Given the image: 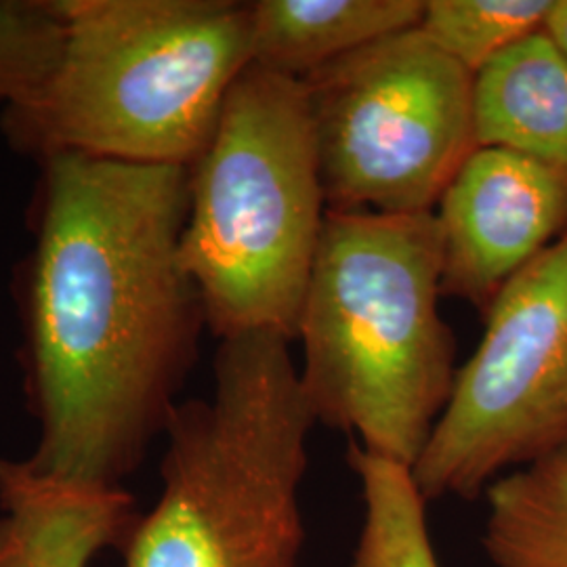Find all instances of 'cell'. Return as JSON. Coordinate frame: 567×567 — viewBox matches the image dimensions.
I'll return each mask as SVG.
<instances>
[{
	"label": "cell",
	"instance_id": "cell-11",
	"mask_svg": "<svg viewBox=\"0 0 567 567\" xmlns=\"http://www.w3.org/2000/svg\"><path fill=\"white\" fill-rule=\"evenodd\" d=\"M425 0L250 2V63L305 81L372 42L419 28Z\"/></svg>",
	"mask_w": 567,
	"mask_h": 567
},
{
	"label": "cell",
	"instance_id": "cell-15",
	"mask_svg": "<svg viewBox=\"0 0 567 567\" xmlns=\"http://www.w3.org/2000/svg\"><path fill=\"white\" fill-rule=\"evenodd\" d=\"M60 0H0V103L32 95L55 70L63 47Z\"/></svg>",
	"mask_w": 567,
	"mask_h": 567
},
{
	"label": "cell",
	"instance_id": "cell-10",
	"mask_svg": "<svg viewBox=\"0 0 567 567\" xmlns=\"http://www.w3.org/2000/svg\"><path fill=\"white\" fill-rule=\"evenodd\" d=\"M477 147H505L567 173V60L543 28L475 74Z\"/></svg>",
	"mask_w": 567,
	"mask_h": 567
},
{
	"label": "cell",
	"instance_id": "cell-16",
	"mask_svg": "<svg viewBox=\"0 0 567 567\" xmlns=\"http://www.w3.org/2000/svg\"><path fill=\"white\" fill-rule=\"evenodd\" d=\"M543 32L567 60V0H550Z\"/></svg>",
	"mask_w": 567,
	"mask_h": 567
},
{
	"label": "cell",
	"instance_id": "cell-7",
	"mask_svg": "<svg viewBox=\"0 0 567 567\" xmlns=\"http://www.w3.org/2000/svg\"><path fill=\"white\" fill-rule=\"evenodd\" d=\"M484 316V337L412 466L426 505L477 501L503 475L567 450V234Z\"/></svg>",
	"mask_w": 567,
	"mask_h": 567
},
{
	"label": "cell",
	"instance_id": "cell-9",
	"mask_svg": "<svg viewBox=\"0 0 567 567\" xmlns=\"http://www.w3.org/2000/svg\"><path fill=\"white\" fill-rule=\"evenodd\" d=\"M142 513L122 486L41 473L0 456V567H89L124 550Z\"/></svg>",
	"mask_w": 567,
	"mask_h": 567
},
{
	"label": "cell",
	"instance_id": "cell-3",
	"mask_svg": "<svg viewBox=\"0 0 567 567\" xmlns=\"http://www.w3.org/2000/svg\"><path fill=\"white\" fill-rule=\"evenodd\" d=\"M51 76L2 107L11 150L189 168L250 65V2L60 0Z\"/></svg>",
	"mask_w": 567,
	"mask_h": 567
},
{
	"label": "cell",
	"instance_id": "cell-4",
	"mask_svg": "<svg viewBox=\"0 0 567 567\" xmlns=\"http://www.w3.org/2000/svg\"><path fill=\"white\" fill-rule=\"evenodd\" d=\"M313 425L288 339H224L210 395L179 402L166 423L163 489L124 567L301 566Z\"/></svg>",
	"mask_w": 567,
	"mask_h": 567
},
{
	"label": "cell",
	"instance_id": "cell-13",
	"mask_svg": "<svg viewBox=\"0 0 567 567\" xmlns=\"http://www.w3.org/2000/svg\"><path fill=\"white\" fill-rule=\"evenodd\" d=\"M347 463L362 487L364 524L349 567H442L412 468L351 440Z\"/></svg>",
	"mask_w": 567,
	"mask_h": 567
},
{
	"label": "cell",
	"instance_id": "cell-8",
	"mask_svg": "<svg viewBox=\"0 0 567 567\" xmlns=\"http://www.w3.org/2000/svg\"><path fill=\"white\" fill-rule=\"evenodd\" d=\"M435 217L442 292L486 313L515 274L567 234V173L505 147H477Z\"/></svg>",
	"mask_w": 567,
	"mask_h": 567
},
{
	"label": "cell",
	"instance_id": "cell-1",
	"mask_svg": "<svg viewBox=\"0 0 567 567\" xmlns=\"http://www.w3.org/2000/svg\"><path fill=\"white\" fill-rule=\"evenodd\" d=\"M189 168L41 163L23 374L41 473L122 486L164 435L206 326L182 264Z\"/></svg>",
	"mask_w": 567,
	"mask_h": 567
},
{
	"label": "cell",
	"instance_id": "cell-5",
	"mask_svg": "<svg viewBox=\"0 0 567 567\" xmlns=\"http://www.w3.org/2000/svg\"><path fill=\"white\" fill-rule=\"evenodd\" d=\"M326 213L303 81L250 63L189 166L182 234L183 267L219 341L297 339Z\"/></svg>",
	"mask_w": 567,
	"mask_h": 567
},
{
	"label": "cell",
	"instance_id": "cell-6",
	"mask_svg": "<svg viewBox=\"0 0 567 567\" xmlns=\"http://www.w3.org/2000/svg\"><path fill=\"white\" fill-rule=\"evenodd\" d=\"M473 81L421 28L307 76L328 210H435L477 150Z\"/></svg>",
	"mask_w": 567,
	"mask_h": 567
},
{
	"label": "cell",
	"instance_id": "cell-2",
	"mask_svg": "<svg viewBox=\"0 0 567 567\" xmlns=\"http://www.w3.org/2000/svg\"><path fill=\"white\" fill-rule=\"evenodd\" d=\"M442 274L435 210H328L299 320V374L316 423L408 468L456 379Z\"/></svg>",
	"mask_w": 567,
	"mask_h": 567
},
{
	"label": "cell",
	"instance_id": "cell-12",
	"mask_svg": "<svg viewBox=\"0 0 567 567\" xmlns=\"http://www.w3.org/2000/svg\"><path fill=\"white\" fill-rule=\"evenodd\" d=\"M484 496L494 567H567V450L503 475Z\"/></svg>",
	"mask_w": 567,
	"mask_h": 567
},
{
	"label": "cell",
	"instance_id": "cell-14",
	"mask_svg": "<svg viewBox=\"0 0 567 567\" xmlns=\"http://www.w3.org/2000/svg\"><path fill=\"white\" fill-rule=\"evenodd\" d=\"M550 0H425L421 32L473 76L543 28Z\"/></svg>",
	"mask_w": 567,
	"mask_h": 567
}]
</instances>
